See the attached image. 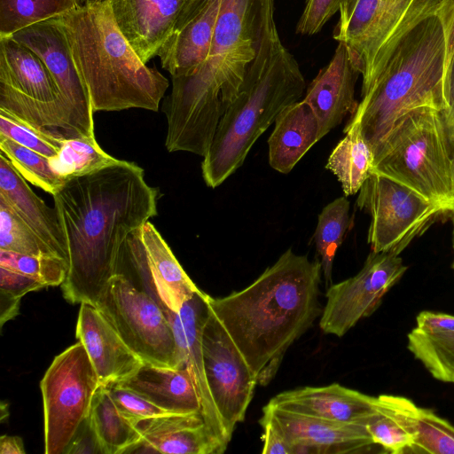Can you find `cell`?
I'll use <instances>...</instances> for the list:
<instances>
[{"mask_svg": "<svg viewBox=\"0 0 454 454\" xmlns=\"http://www.w3.org/2000/svg\"><path fill=\"white\" fill-rule=\"evenodd\" d=\"M52 197L69 253L63 296L96 305L116 274L124 240L158 215L159 190L145 182L142 168L119 160L66 180Z\"/></svg>", "mask_w": 454, "mask_h": 454, "instance_id": "obj_1", "label": "cell"}, {"mask_svg": "<svg viewBox=\"0 0 454 454\" xmlns=\"http://www.w3.org/2000/svg\"><path fill=\"white\" fill-rule=\"evenodd\" d=\"M319 259L310 261L291 248L240 291L213 298L211 309L254 372L267 386L289 347L322 313Z\"/></svg>", "mask_w": 454, "mask_h": 454, "instance_id": "obj_2", "label": "cell"}, {"mask_svg": "<svg viewBox=\"0 0 454 454\" xmlns=\"http://www.w3.org/2000/svg\"><path fill=\"white\" fill-rule=\"evenodd\" d=\"M53 20L66 35L94 113L158 111L169 82L136 54L119 30L108 0L82 4Z\"/></svg>", "mask_w": 454, "mask_h": 454, "instance_id": "obj_3", "label": "cell"}, {"mask_svg": "<svg viewBox=\"0 0 454 454\" xmlns=\"http://www.w3.org/2000/svg\"><path fill=\"white\" fill-rule=\"evenodd\" d=\"M305 86L298 62L275 27L263 39L203 157L201 172L208 187L219 186L241 167L255 141L284 109L300 100Z\"/></svg>", "mask_w": 454, "mask_h": 454, "instance_id": "obj_4", "label": "cell"}, {"mask_svg": "<svg viewBox=\"0 0 454 454\" xmlns=\"http://www.w3.org/2000/svg\"><path fill=\"white\" fill-rule=\"evenodd\" d=\"M446 57L445 34L435 12L402 37L348 121L359 125L372 153L403 114L422 106L448 108Z\"/></svg>", "mask_w": 454, "mask_h": 454, "instance_id": "obj_5", "label": "cell"}, {"mask_svg": "<svg viewBox=\"0 0 454 454\" xmlns=\"http://www.w3.org/2000/svg\"><path fill=\"white\" fill-rule=\"evenodd\" d=\"M275 27L274 0H222L207 59L194 74L172 77L171 94L207 111L224 112Z\"/></svg>", "mask_w": 454, "mask_h": 454, "instance_id": "obj_6", "label": "cell"}, {"mask_svg": "<svg viewBox=\"0 0 454 454\" xmlns=\"http://www.w3.org/2000/svg\"><path fill=\"white\" fill-rule=\"evenodd\" d=\"M371 173L405 185L447 214L451 200V148L441 111L422 106L400 116L375 153Z\"/></svg>", "mask_w": 454, "mask_h": 454, "instance_id": "obj_7", "label": "cell"}, {"mask_svg": "<svg viewBox=\"0 0 454 454\" xmlns=\"http://www.w3.org/2000/svg\"><path fill=\"white\" fill-rule=\"evenodd\" d=\"M100 385L80 340L55 356L40 383L45 454L64 453L89 417L93 396Z\"/></svg>", "mask_w": 454, "mask_h": 454, "instance_id": "obj_8", "label": "cell"}, {"mask_svg": "<svg viewBox=\"0 0 454 454\" xmlns=\"http://www.w3.org/2000/svg\"><path fill=\"white\" fill-rule=\"evenodd\" d=\"M96 306L144 363L179 367L176 338L165 310L125 275L112 278Z\"/></svg>", "mask_w": 454, "mask_h": 454, "instance_id": "obj_9", "label": "cell"}, {"mask_svg": "<svg viewBox=\"0 0 454 454\" xmlns=\"http://www.w3.org/2000/svg\"><path fill=\"white\" fill-rule=\"evenodd\" d=\"M356 205L371 216L367 240L372 251L395 255L447 214L412 189L376 173L362 185Z\"/></svg>", "mask_w": 454, "mask_h": 454, "instance_id": "obj_10", "label": "cell"}, {"mask_svg": "<svg viewBox=\"0 0 454 454\" xmlns=\"http://www.w3.org/2000/svg\"><path fill=\"white\" fill-rule=\"evenodd\" d=\"M116 273L125 275L137 288L148 294L168 317L200 290L149 221L124 240Z\"/></svg>", "mask_w": 454, "mask_h": 454, "instance_id": "obj_11", "label": "cell"}, {"mask_svg": "<svg viewBox=\"0 0 454 454\" xmlns=\"http://www.w3.org/2000/svg\"><path fill=\"white\" fill-rule=\"evenodd\" d=\"M201 347L208 387L231 439L235 427L245 419L257 380L210 306L202 329Z\"/></svg>", "mask_w": 454, "mask_h": 454, "instance_id": "obj_12", "label": "cell"}, {"mask_svg": "<svg viewBox=\"0 0 454 454\" xmlns=\"http://www.w3.org/2000/svg\"><path fill=\"white\" fill-rule=\"evenodd\" d=\"M406 270L399 255L372 251L357 274L329 286L319 321L321 330L343 336L378 309L385 294Z\"/></svg>", "mask_w": 454, "mask_h": 454, "instance_id": "obj_13", "label": "cell"}, {"mask_svg": "<svg viewBox=\"0 0 454 454\" xmlns=\"http://www.w3.org/2000/svg\"><path fill=\"white\" fill-rule=\"evenodd\" d=\"M34 51L43 61L62 98L75 113L88 137L94 135V111L89 91L77 70L61 27L53 19L41 21L10 35Z\"/></svg>", "mask_w": 454, "mask_h": 454, "instance_id": "obj_14", "label": "cell"}, {"mask_svg": "<svg viewBox=\"0 0 454 454\" xmlns=\"http://www.w3.org/2000/svg\"><path fill=\"white\" fill-rule=\"evenodd\" d=\"M208 309V294L200 289L184 301L177 312L171 313L168 319L176 338L179 367L189 370L200 399L204 420L213 434L227 448L231 438L214 403L203 362L201 334Z\"/></svg>", "mask_w": 454, "mask_h": 454, "instance_id": "obj_15", "label": "cell"}, {"mask_svg": "<svg viewBox=\"0 0 454 454\" xmlns=\"http://www.w3.org/2000/svg\"><path fill=\"white\" fill-rule=\"evenodd\" d=\"M192 0H108L115 23L147 63L159 55Z\"/></svg>", "mask_w": 454, "mask_h": 454, "instance_id": "obj_16", "label": "cell"}, {"mask_svg": "<svg viewBox=\"0 0 454 454\" xmlns=\"http://www.w3.org/2000/svg\"><path fill=\"white\" fill-rule=\"evenodd\" d=\"M292 445V454L370 451L375 446L365 425L341 423L299 414L267 403ZM379 447V446H378Z\"/></svg>", "mask_w": 454, "mask_h": 454, "instance_id": "obj_17", "label": "cell"}, {"mask_svg": "<svg viewBox=\"0 0 454 454\" xmlns=\"http://www.w3.org/2000/svg\"><path fill=\"white\" fill-rule=\"evenodd\" d=\"M442 1L399 0L393 4L381 1L360 57L361 95L378 78L402 37L423 19L434 13Z\"/></svg>", "mask_w": 454, "mask_h": 454, "instance_id": "obj_18", "label": "cell"}, {"mask_svg": "<svg viewBox=\"0 0 454 454\" xmlns=\"http://www.w3.org/2000/svg\"><path fill=\"white\" fill-rule=\"evenodd\" d=\"M75 336L84 346L101 385L121 382L144 364L94 304L81 303Z\"/></svg>", "mask_w": 454, "mask_h": 454, "instance_id": "obj_19", "label": "cell"}, {"mask_svg": "<svg viewBox=\"0 0 454 454\" xmlns=\"http://www.w3.org/2000/svg\"><path fill=\"white\" fill-rule=\"evenodd\" d=\"M360 74L348 46L339 42L332 59L309 83L303 98L318 120L321 138L355 113L358 106L355 86Z\"/></svg>", "mask_w": 454, "mask_h": 454, "instance_id": "obj_20", "label": "cell"}, {"mask_svg": "<svg viewBox=\"0 0 454 454\" xmlns=\"http://www.w3.org/2000/svg\"><path fill=\"white\" fill-rule=\"evenodd\" d=\"M222 0H192L160 50L161 67L171 77L194 74L207 59Z\"/></svg>", "mask_w": 454, "mask_h": 454, "instance_id": "obj_21", "label": "cell"}, {"mask_svg": "<svg viewBox=\"0 0 454 454\" xmlns=\"http://www.w3.org/2000/svg\"><path fill=\"white\" fill-rule=\"evenodd\" d=\"M375 402V396L333 383L284 391L271 398L269 403L302 415L365 425Z\"/></svg>", "mask_w": 454, "mask_h": 454, "instance_id": "obj_22", "label": "cell"}, {"mask_svg": "<svg viewBox=\"0 0 454 454\" xmlns=\"http://www.w3.org/2000/svg\"><path fill=\"white\" fill-rule=\"evenodd\" d=\"M149 450L175 454H222L226 447L207 427L201 412L172 413L136 426Z\"/></svg>", "mask_w": 454, "mask_h": 454, "instance_id": "obj_23", "label": "cell"}, {"mask_svg": "<svg viewBox=\"0 0 454 454\" xmlns=\"http://www.w3.org/2000/svg\"><path fill=\"white\" fill-rule=\"evenodd\" d=\"M0 199L33 229L56 256L69 264L67 243L57 209L48 207L31 190L3 153L0 154Z\"/></svg>", "mask_w": 454, "mask_h": 454, "instance_id": "obj_24", "label": "cell"}, {"mask_svg": "<svg viewBox=\"0 0 454 454\" xmlns=\"http://www.w3.org/2000/svg\"><path fill=\"white\" fill-rule=\"evenodd\" d=\"M117 384L170 413L201 412L200 399L186 367L144 363L132 376Z\"/></svg>", "mask_w": 454, "mask_h": 454, "instance_id": "obj_25", "label": "cell"}, {"mask_svg": "<svg viewBox=\"0 0 454 454\" xmlns=\"http://www.w3.org/2000/svg\"><path fill=\"white\" fill-rule=\"evenodd\" d=\"M268 139L269 163L282 174H288L320 137L318 120L305 100L284 109L275 121Z\"/></svg>", "mask_w": 454, "mask_h": 454, "instance_id": "obj_26", "label": "cell"}, {"mask_svg": "<svg viewBox=\"0 0 454 454\" xmlns=\"http://www.w3.org/2000/svg\"><path fill=\"white\" fill-rule=\"evenodd\" d=\"M0 110L51 138L88 137L75 113L63 99L38 100L0 82Z\"/></svg>", "mask_w": 454, "mask_h": 454, "instance_id": "obj_27", "label": "cell"}, {"mask_svg": "<svg viewBox=\"0 0 454 454\" xmlns=\"http://www.w3.org/2000/svg\"><path fill=\"white\" fill-rule=\"evenodd\" d=\"M0 82L38 100L63 99L41 58L10 35H0Z\"/></svg>", "mask_w": 454, "mask_h": 454, "instance_id": "obj_28", "label": "cell"}, {"mask_svg": "<svg viewBox=\"0 0 454 454\" xmlns=\"http://www.w3.org/2000/svg\"><path fill=\"white\" fill-rule=\"evenodd\" d=\"M410 399L393 395L376 397L374 409L367 417L365 427L374 443L383 452L409 453L416 439L414 411Z\"/></svg>", "mask_w": 454, "mask_h": 454, "instance_id": "obj_29", "label": "cell"}, {"mask_svg": "<svg viewBox=\"0 0 454 454\" xmlns=\"http://www.w3.org/2000/svg\"><path fill=\"white\" fill-rule=\"evenodd\" d=\"M343 131L345 137L332 151L325 168L334 174L345 196H348L358 192L369 177L374 156L357 123L348 122Z\"/></svg>", "mask_w": 454, "mask_h": 454, "instance_id": "obj_30", "label": "cell"}, {"mask_svg": "<svg viewBox=\"0 0 454 454\" xmlns=\"http://www.w3.org/2000/svg\"><path fill=\"white\" fill-rule=\"evenodd\" d=\"M89 418L103 454L129 452L142 441L137 427L119 411L104 385L93 396Z\"/></svg>", "mask_w": 454, "mask_h": 454, "instance_id": "obj_31", "label": "cell"}, {"mask_svg": "<svg viewBox=\"0 0 454 454\" xmlns=\"http://www.w3.org/2000/svg\"><path fill=\"white\" fill-rule=\"evenodd\" d=\"M349 209L348 200L342 196L328 203L317 217L313 239L326 286L332 285L334 256L349 226Z\"/></svg>", "mask_w": 454, "mask_h": 454, "instance_id": "obj_32", "label": "cell"}, {"mask_svg": "<svg viewBox=\"0 0 454 454\" xmlns=\"http://www.w3.org/2000/svg\"><path fill=\"white\" fill-rule=\"evenodd\" d=\"M81 0H0V35H11L35 23L78 8Z\"/></svg>", "mask_w": 454, "mask_h": 454, "instance_id": "obj_33", "label": "cell"}, {"mask_svg": "<svg viewBox=\"0 0 454 454\" xmlns=\"http://www.w3.org/2000/svg\"><path fill=\"white\" fill-rule=\"evenodd\" d=\"M382 0H346L341 4L339 22L333 31V38L344 43L351 58L361 72L360 57L376 20Z\"/></svg>", "mask_w": 454, "mask_h": 454, "instance_id": "obj_34", "label": "cell"}, {"mask_svg": "<svg viewBox=\"0 0 454 454\" xmlns=\"http://www.w3.org/2000/svg\"><path fill=\"white\" fill-rule=\"evenodd\" d=\"M118 161L99 146L95 137L65 140L57 156L50 159L53 170L65 180L95 172Z\"/></svg>", "mask_w": 454, "mask_h": 454, "instance_id": "obj_35", "label": "cell"}, {"mask_svg": "<svg viewBox=\"0 0 454 454\" xmlns=\"http://www.w3.org/2000/svg\"><path fill=\"white\" fill-rule=\"evenodd\" d=\"M0 150L21 176L54 195L66 180L55 172L50 159L9 138L0 137Z\"/></svg>", "mask_w": 454, "mask_h": 454, "instance_id": "obj_36", "label": "cell"}, {"mask_svg": "<svg viewBox=\"0 0 454 454\" xmlns=\"http://www.w3.org/2000/svg\"><path fill=\"white\" fill-rule=\"evenodd\" d=\"M407 338L408 349L434 379L454 383V335L430 337L413 328Z\"/></svg>", "mask_w": 454, "mask_h": 454, "instance_id": "obj_37", "label": "cell"}, {"mask_svg": "<svg viewBox=\"0 0 454 454\" xmlns=\"http://www.w3.org/2000/svg\"><path fill=\"white\" fill-rule=\"evenodd\" d=\"M0 250L35 256H56L47 244L2 199H0Z\"/></svg>", "mask_w": 454, "mask_h": 454, "instance_id": "obj_38", "label": "cell"}, {"mask_svg": "<svg viewBox=\"0 0 454 454\" xmlns=\"http://www.w3.org/2000/svg\"><path fill=\"white\" fill-rule=\"evenodd\" d=\"M416 439L409 453L454 454V426L432 410L414 411Z\"/></svg>", "mask_w": 454, "mask_h": 454, "instance_id": "obj_39", "label": "cell"}, {"mask_svg": "<svg viewBox=\"0 0 454 454\" xmlns=\"http://www.w3.org/2000/svg\"><path fill=\"white\" fill-rule=\"evenodd\" d=\"M0 267L34 278L46 286H61L69 264L56 256H35L0 250Z\"/></svg>", "mask_w": 454, "mask_h": 454, "instance_id": "obj_40", "label": "cell"}, {"mask_svg": "<svg viewBox=\"0 0 454 454\" xmlns=\"http://www.w3.org/2000/svg\"><path fill=\"white\" fill-rule=\"evenodd\" d=\"M0 137L9 138L40 154L52 159L63 142L49 137L0 110Z\"/></svg>", "mask_w": 454, "mask_h": 454, "instance_id": "obj_41", "label": "cell"}, {"mask_svg": "<svg viewBox=\"0 0 454 454\" xmlns=\"http://www.w3.org/2000/svg\"><path fill=\"white\" fill-rule=\"evenodd\" d=\"M106 387L119 411L135 426L145 419L172 414L117 383H110Z\"/></svg>", "mask_w": 454, "mask_h": 454, "instance_id": "obj_42", "label": "cell"}, {"mask_svg": "<svg viewBox=\"0 0 454 454\" xmlns=\"http://www.w3.org/2000/svg\"><path fill=\"white\" fill-rule=\"evenodd\" d=\"M346 0H306L305 8L298 20L295 32L313 35L340 10Z\"/></svg>", "mask_w": 454, "mask_h": 454, "instance_id": "obj_43", "label": "cell"}, {"mask_svg": "<svg viewBox=\"0 0 454 454\" xmlns=\"http://www.w3.org/2000/svg\"><path fill=\"white\" fill-rule=\"evenodd\" d=\"M262 427L263 454H292V445L271 412L264 406L259 420Z\"/></svg>", "mask_w": 454, "mask_h": 454, "instance_id": "obj_44", "label": "cell"}, {"mask_svg": "<svg viewBox=\"0 0 454 454\" xmlns=\"http://www.w3.org/2000/svg\"><path fill=\"white\" fill-rule=\"evenodd\" d=\"M414 329L430 337L453 336L454 316L441 312L421 311L417 316Z\"/></svg>", "mask_w": 454, "mask_h": 454, "instance_id": "obj_45", "label": "cell"}, {"mask_svg": "<svg viewBox=\"0 0 454 454\" xmlns=\"http://www.w3.org/2000/svg\"><path fill=\"white\" fill-rule=\"evenodd\" d=\"M45 286L25 274L0 267V292L21 299L26 294L37 291Z\"/></svg>", "mask_w": 454, "mask_h": 454, "instance_id": "obj_46", "label": "cell"}, {"mask_svg": "<svg viewBox=\"0 0 454 454\" xmlns=\"http://www.w3.org/2000/svg\"><path fill=\"white\" fill-rule=\"evenodd\" d=\"M64 453L103 454L89 417L81 424Z\"/></svg>", "mask_w": 454, "mask_h": 454, "instance_id": "obj_47", "label": "cell"}, {"mask_svg": "<svg viewBox=\"0 0 454 454\" xmlns=\"http://www.w3.org/2000/svg\"><path fill=\"white\" fill-rule=\"evenodd\" d=\"M435 14L440 19L445 34L447 46L446 69L449 76L450 66L454 55V0H443Z\"/></svg>", "mask_w": 454, "mask_h": 454, "instance_id": "obj_48", "label": "cell"}, {"mask_svg": "<svg viewBox=\"0 0 454 454\" xmlns=\"http://www.w3.org/2000/svg\"><path fill=\"white\" fill-rule=\"evenodd\" d=\"M448 103V108L442 111V114L452 152L454 149V55L449 70Z\"/></svg>", "mask_w": 454, "mask_h": 454, "instance_id": "obj_49", "label": "cell"}, {"mask_svg": "<svg viewBox=\"0 0 454 454\" xmlns=\"http://www.w3.org/2000/svg\"><path fill=\"white\" fill-rule=\"evenodd\" d=\"M21 299L0 292V325L15 317L20 311Z\"/></svg>", "mask_w": 454, "mask_h": 454, "instance_id": "obj_50", "label": "cell"}, {"mask_svg": "<svg viewBox=\"0 0 454 454\" xmlns=\"http://www.w3.org/2000/svg\"><path fill=\"white\" fill-rule=\"evenodd\" d=\"M0 454H25L22 439L16 435H2L0 438Z\"/></svg>", "mask_w": 454, "mask_h": 454, "instance_id": "obj_51", "label": "cell"}, {"mask_svg": "<svg viewBox=\"0 0 454 454\" xmlns=\"http://www.w3.org/2000/svg\"><path fill=\"white\" fill-rule=\"evenodd\" d=\"M450 168H451V200H452V204L454 206V149L451 152Z\"/></svg>", "mask_w": 454, "mask_h": 454, "instance_id": "obj_52", "label": "cell"}, {"mask_svg": "<svg viewBox=\"0 0 454 454\" xmlns=\"http://www.w3.org/2000/svg\"><path fill=\"white\" fill-rule=\"evenodd\" d=\"M452 249H453V253H454V215H453V229H452ZM451 267H452V270L454 271V258H453V262H452V264H451Z\"/></svg>", "mask_w": 454, "mask_h": 454, "instance_id": "obj_53", "label": "cell"}, {"mask_svg": "<svg viewBox=\"0 0 454 454\" xmlns=\"http://www.w3.org/2000/svg\"><path fill=\"white\" fill-rule=\"evenodd\" d=\"M100 1H103V0H81L82 4H90V3H96V2H100Z\"/></svg>", "mask_w": 454, "mask_h": 454, "instance_id": "obj_54", "label": "cell"}]
</instances>
